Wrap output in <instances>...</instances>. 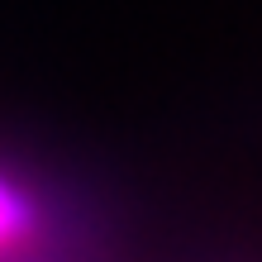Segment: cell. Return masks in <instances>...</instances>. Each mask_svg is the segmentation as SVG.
I'll list each match as a JSON object with an SVG mask.
<instances>
[{
  "label": "cell",
  "mask_w": 262,
  "mask_h": 262,
  "mask_svg": "<svg viewBox=\"0 0 262 262\" xmlns=\"http://www.w3.org/2000/svg\"><path fill=\"white\" fill-rule=\"evenodd\" d=\"M34 229V200H29L10 177H0V253L14 248Z\"/></svg>",
  "instance_id": "1"
}]
</instances>
